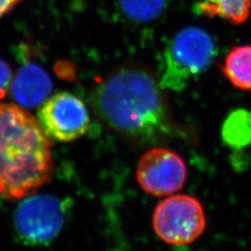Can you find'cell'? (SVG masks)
<instances>
[{"label":"cell","instance_id":"6da1fadb","mask_svg":"<svg viewBox=\"0 0 251 251\" xmlns=\"http://www.w3.org/2000/svg\"><path fill=\"white\" fill-rule=\"evenodd\" d=\"M51 141L37 118L15 103H0V197L23 199L53 172Z\"/></svg>","mask_w":251,"mask_h":251},{"label":"cell","instance_id":"7a4b0ae2","mask_svg":"<svg viewBox=\"0 0 251 251\" xmlns=\"http://www.w3.org/2000/svg\"><path fill=\"white\" fill-rule=\"evenodd\" d=\"M101 118L126 137L147 140L167 126V110L156 82L144 69L126 66L112 73L95 95Z\"/></svg>","mask_w":251,"mask_h":251},{"label":"cell","instance_id":"3957f363","mask_svg":"<svg viewBox=\"0 0 251 251\" xmlns=\"http://www.w3.org/2000/svg\"><path fill=\"white\" fill-rule=\"evenodd\" d=\"M215 52V43L205 30L198 27L180 30L164 54L161 87L182 89L191 78L206 71Z\"/></svg>","mask_w":251,"mask_h":251},{"label":"cell","instance_id":"277c9868","mask_svg":"<svg viewBox=\"0 0 251 251\" xmlns=\"http://www.w3.org/2000/svg\"><path fill=\"white\" fill-rule=\"evenodd\" d=\"M152 227L156 235L167 244L189 245L205 231V211L197 198L187 195L172 196L155 207Z\"/></svg>","mask_w":251,"mask_h":251},{"label":"cell","instance_id":"5b68a950","mask_svg":"<svg viewBox=\"0 0 251 251\" xmlns=\"http://www.w3.org/2000/svg\"><path fill=\"white\" fill-rule=\"evenodd\" d=\"M66 208V203L53 196L33 194L26 197L14 216L21 240L31 246L51 242L63 228Z\"/></svg>","mask_w":251,"mask_h":251},{"label":"cell","instance_id":"8992f818","mask_svg":"<svg viewBox=\"0 0 251 251\" xmlns=\"http://www.w3.org/2000/svg\"><path fill=\"white\" fill-rule=\"evenodd\" d=\"M37 120L50 140L72 142L87 132L90 116L84 102L70 92H60L45 100Z\"/></svg>","mask_w":251,"mask_h":251},{"label":"cell","instance_id":"52a82bcc","mask_svg":"<svg viewBox=\"0 0 251 251\" xmlns=\"http://www.w3.org/2000/svg\"><path fill=\"white\" fill-rule=\"evenodd\" d=\"M136 179L144 192L153 197L171 196L183 187L187 168L177 152L153 148L140 159Z\"/></svg>","mask_w":251,"mask_h":251},{"label":"cell","instance_id":"ba28073f","mask_svg":"<svg viewBox=\"0 0 251 251\" xmlns=\"http://www.w3.org/2000/svg\"><path fill=\"white\" fill-rule=\"evenodd\" d=\"M52 90V81L48 73L38 64H24L13 76L10 92L14 100L22 107L32 109L39 106Z\"/></svg>","mask_w":251,"mask_h":251},{"label":"cell","instance_id":"9c48e42d","mask_svg":"<svg viewBox=\"0 0 251 251\" xmlns=\"http://www.w3.org/2000/svg\"><path fill=\"white\" fill-rule=\"evenodd\" d=\"M221 70L239 90H251V45L233 48L225 57Z\"/></svg>","mask_w":251,"mask_h":251},{"label":"cell","instance_id":"30bf717a","mask_svg":"<svg viewBox=\"0 0 251 251\" xmlns=\"http://www.w3.org/2000/svg\"><path fill=\"white\" fill-rule=\"evenodd\" d=\"M198 8L208 18L219 17L233 25H240L251 15V0H201Z\"/></svg>","mask_w":251,"mask_h":251},{"label":"cell","instance_id":"8fae6325","mask_svg":"<svg viewBox=\"0 0 251 251\" xmlns=\"http://www.w3.org/2000/svg\"><path fill=\"white\" fill-rule=\"evenodd\" d=\"M224 140L232 146H243L251 141V113L238 110L226 119L223 127Z\"/></svg>","mask_w":251,"mask_h":251},{"label":"cell","instance_id":"7c38bea8","mask_svg":"<svg viewBox=\"0 0 251 251\" xmlns=\"http://www.w3.org/2000/svg\"><path fill=\"white\" fill-rule=\"evenodd\" d=\"M126 15L135 22H149L157 18L167 5V0H119Z\"/></svg>","mask_w":251,"mask_h":251},{"label":"cell","instance_id":"4fadbf2b","mask_svg":"<svg viewBox=\"0 0 251 251\" xmlns=\"http://www.w3.org/2000/svg\"><path fill=\"white\" fill-rule=\"evenodd\" d=\"M12 81V72L9 64L0 59V100L3 99L10 90Z\"/></svg>","mask_w":251,"mask_h":251},{"label":"cell","instance_id":"5bb4252c","mask_svg":"<svg viewBox=\"0 0 251 251\" xmlns=\"http://www.w3.org/2000/svg\"><path fill=\"white\" fill-rule=\"evenodd\" d=\"M21 2L22 0H0V18L10 13Z\"/></svg>","mask_w":251,"mask_h":251}]
</instances>
